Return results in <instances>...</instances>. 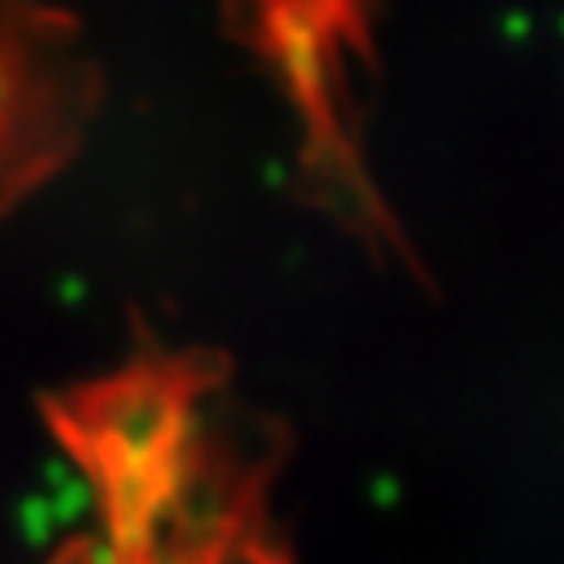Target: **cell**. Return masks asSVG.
<instances>
[{"label": "cell", "mask_w": 564, "mask_h": 564, "mask_svg": "<svg viewBox=\"0 0 564 564\" xmlns=\"http://www.w3.org/2000/svg\"><path fill=\"white\" fill-rule=\"evenodd\" d=\"M101 101L84 21L55 0H0V223L80 160Z\"/></svg>", "instance_id": "obj_1"}, {"label": "cell", "mask_w": 564, "mask_h": 564, "mask_svg": "<svg viewBox=\"0 0 564 564\" xmlns=\"http://www.w3.org/2000/svg\"><path fill=\"white\" fill-rule=\"evenodd\" d=\"M272 34H276V51H281V63L284 72H289V80H293V88L305 93V97L323 93L326 59L314 21L305 18V13H297V9H281L272 18Z\"/></svg>", "instance_id": "obj_2"}, {"label": "cell", "mask_w": 564, "mask_h": 564, "mask_svg": "<svg viewBox=\"0 0 564 564\" xmlns=\"http://www.w3.org/2000/svg\"><path fill=\"white\" fill-rule=\"evenodd\" d=\"M561 34H564V18H561Z\"/></svg>", "instance_id": "obj_4"}, {"label": "cell", "mask_w": 564, "mask_h": 564, "mask_svg": "<svg viewBox=\"0 0 564 564\" xmlns=\"http://www.w3.org/2000/svg\"><path fill=\"white\" fill-rule=\"evenodd\" d=\"M502 39L510 42V46H519V42L531 39V18H527L523 9H510L502 18Z\"/></svg>", "instance_id": "obj_3"}]
</instances>
